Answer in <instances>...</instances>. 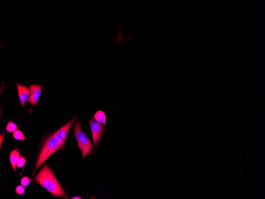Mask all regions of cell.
Listing matches in <instances>:
<instances>
[{"mask_svg": "<svg viewBox=\"0 0 265 199\" xmlns=\"http://www.w3.org/2000/svg\"><path fill=\"white\" fill-rule=\"evenodd\" d=\"M33 180L40 184L56 197L67 199L64 190L58 181L52 170L47 165L42 168Z\"/></svg>", "mask_w": 265, "mask_h": 199, "instance_id": "6da1fadb", "label": "cell"}, {"mask_svg": "<svg viewBox=\"0 0 265 199\" xmlns=\"http://www.w3.org/2000/svg\"><path fill=\"white\" fill-rule=\"evenodd\" d=\"M63 145L54 134L48 137L45 141L39 154L36 163L35 171H37L47 159L59 150Z\"/></svg>", "mask_w": 265, "mask_h": 199, "instance_id": "7a4b0ae2", "label": "cell"}, {"mask_svg": "<svg viewBox=\"0 0 265 199\" xmlns=\"http://www.w3.org/2000/svg\"><path fill=\"white\" fill-rule=\"evenodd\" d=\"M74 135L81 150L83 159L88 154H93L94 152L91 145L92 141L86 137L82 130L78 119L74 123Z\"/></svg>", "mask_w": 265, "mask_h": 199, "instance_id": "3957f363", "label": "cell"}, {"mask_svg": "<svg viewBox=\"0 0 265 199\" xmlns=\"http://www.w3.org/2000/svg\"><path fill=\"white\" fill-rule=\"evenodd\" d=\"M89 123L90 124L93 136V147H98L100 142L101 137L105 131L104 125H102V124L98 123L96 120L92 119L89 120Z\"/></svg>", "mask_w": 265, "mask_h": 199, "instance_id": "277c9868", "label": "cell"}, {"mask_svg": "<svg viewBox=\"0 0 265 199\" xmlns=\"http://www.w3.org/2000/svg\"><path fill=\"white\" fill-rule=\"evenodd\" d=\"M30 95L28 99L29 103L37 106L39 97L42 93V84H30Z\"/></svg>", "mask_w": 265, "mask_h": 199, "instance_id": "5b68a950", "label": "cell"}, {"mask_svg": "<svg viewBox=\"0 0 265 199\" xmlns=\"http://www.w3.org/2000/svg\"><path fill=\"white\" fill-rule=\"evenodd\" d=\"M76 117H74L72 120L54 134L56 138L60 141L62 144L63 145L66 141L68 132L72 125L76 120Z\"/></svg>", "mask_w": 265, "mask_h": 199, "instance_id": "8992f818", "label": "cell"}, {"mask_svg": "<svg viewBox=\"0 0 265 199\" xmlns=\"http://www.w3.org/2000/svg\"><path fill=\"white\" fill-rule=\"evenodd\" d=\"M16 85L17 86L21 105L22 107H24L25 102L28 100V97H29L30 89L29 87L21 85L18 83H16Z\"/></svg>", "mask_w": 265, "mask_h": 199, "instance_id": "52a82bcc", "label": "cell"}, {"mask_svg": "<svg viewBox=\"0 0 265 199\" xmlns=\"http://www.w3.org/2000/svg\"><path fill=\"white\" fill-rule=\"evenodd\" d=\"M19 154L17 150H13L10 155V160L14 172L16 171V166L19 159Z\"/></svg>", "mask_w": 265, "mask_h": 199, "instance_id": "ba28073f", "label": "cell"}, {"mask_svg": "<svg viewBox=\"0 0 265 199\" xmlns=\"http://www.w3.org/2000/svg\"><path fill=\"white\" fill-rule=\"evenodd\" d=\"M94 118L98 123L102 124L104 125H105L106 115L103 111H98L94 115Z\"/></svg>", "mask_w": 265, "mask_h": 199, "instance_id": "9c48e42d", "label": "cell"}, {"mask_svg": "<svg viewBox=\"0 0 265 199\" xmlns=\"http://www.w3.org/2000/svg\"><path fill=\"white\" fill-rule=\"evenodd\" d=\"M123 24H119V33L117 38L115 40V42L124 45L125 43V37L122 32Z\"/></svg>", "mask_w": 265, "mask_h": 199, "instance_id": "30bf717a", "label": "cell"}, {"mask_svg": "<svg viewBox=\"0 0 265 199\" xmlns=\"http://www.w3.org/2000/svg\"><path fill=\"white\" fill-rule=\"evenodd\" d=\"M13 136L15 139L24 141L25 137L24 134L20 130H16L14 132Z\"/></svg>", "mask_w": 265, "mask_h": 199, "instance_id": "8fae6325", "label": "cell"}, {"mask_svg": "<svg viewBox=\"0 0 265 199\" xmlns=\"http://www.w3.org/2000/svg\"><path fill=\"white\" fill-rule=\"evenodd\" d=\"M17 126L12 122H10L7 125V130L10 132H14L17 129Z\"/></svg>", "mask_w": 265, "mask_h": 199, "instance_id": "7c38bea8", "label": "cell"}, {"mask_svg": "<svg viewBox=\"0 0 265 199\" xmlns=\"http://www.w3.org/2000/svg\"><path fill=\"white\" fill-rule=\"evenodd\" d=\"M30 179L27 176H24L21 179V183L22 186H28L30 183Z\"/></svg>", "mask_w": 265, "mask_h": 199, "instance_id": "4fadbf2b", "label": "cell"}, {"mask_svg": "<svg viewBox=\"0 0 265 199\" xmlns=\"http://www.w3.org/2000/svg\"><path fill=\"white\" fill-rule=\"evenodd\" d=\"M25 158L23 157L19 158V160H18L17 164V167H22L25 165Z\"/></svg>", "mask_w": 265, "mask_h": 199, "instance_id": "5bb4252c", "label": "cell"}, {"mask_svg": "<svg viewBox=\"0 0 265 199\" xmlns=\"http://www.w3.org/2000/svg\"><path fill=\"white\" fill-rule=\"evenodd\" d=\"M16 192L19 195H22L24 194L25 191V188L21 186H19L16 188Z\"/></svg>", "mask_w": 265, "mask_h": 199, "instance_id": "9a60e30c", "label": "cell"}, {"mask_svg": "<svg viewBox=\"0 0 265 199\" xmlns=\"http://www.w3.org/2000/svg\"><path fill=\"white\" fill-rule=\"evenodd\" d=\"M135 37V36L134 35H131L128 36V37H126V39H125V42L129 41L130 40L132 39L133 38V37Z\"/></svg>", "mask_w": 265, "mask_h": 199, "instance_id": "2e32d148", "label": "cell"}, {"mask_svg": "<svg viewBox=\"0 0 265 199\" xmlns=\"http://www.w3.org/2000/svg\"><path fill=\"white\" fill-rule=\"evenodd\" d=\"M5 135V134H1V135H0V138H0V139H1V144H2V141H3V140Z\"/></svg>", "mask_w": 265, "mask_h": 199, "instance_id": "e0dca14e", "label": "cell"}, {"mask_svg": "<svg viewBox=\"0 0 265 199\" xmlns=\"http://www.w3.org/2000/svg\"><path fill=\"white\" fill-rule=\"evenodd\" d=\"M72 199H81V197H72Z\"/></svg>", "mask_w": 265, "mask_h": 199, "instance_id": "ac0fdd59", "label": "cell"}]
</instances>
